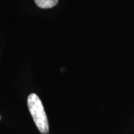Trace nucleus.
<instances>
[{"label": "nucleus", "mask_w": 134, "mask_h": 134, "mask_svg": "<svg viewBox=\"0 0 134 134\" xmlns=\"http://www.w3.org/2000/svg\"><path fill=\"white\" fill-rule=\"evenodd\" d=\"M37 6L41 8L47 9L55 6L58 3V0H34Z\"/></svg>", "instance_id": "nucleus-2"}, {"label": "nucleus", "mask_w": 134, "mask_h": 134, "mask_svg": "<svg viewBox=\"0 0 134 134\" xmlns=\"http://www.w3.org/2000/svg\"><path fill=\"white\" fill-rule=\"evenodd\" d=\"M27 105L30 113L38 130L42 133H48L49 126L47 117L42 103L37 95L32 93L28 96Z\"/></svg>", "instance_id": "nucleus-1"}]
</instances>
